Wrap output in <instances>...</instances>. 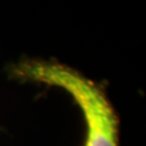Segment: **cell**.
<instances>
[{
    "mask_svg": "<svg viewBox=\"0 0 146 146\" xmlns=\"http://www.w3.org/2000/svg\"><path fill=\"white\" fill-rule=\"evenodd\" d=\"M14 74L66 90L83 111L86 123L84 146H119V121L100 87L79 72L60 64L27 61Z\"/></svg>",
    "mask_w": 146,
    "mask_h": 146,
    "instance_id": "6da1fadb",
    "label": "cell"
}]
</instances>
